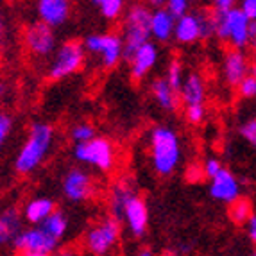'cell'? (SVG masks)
I'll use <instances>...</instances> for the list:
<instances>
[{"instance_id":"obj_8","label":"cell","mask_w":256,"mask_h":256,"mask_svg":"<svg viewBox=\"0 0 256 256\" xmlns=\"http://www.w3.org/2000/svg\"><path fill=\"white\" fill-rule=\"evenodd\" d=\"M82 47L92 54L100 56L106 68H113L124 58V43L118 34H92L84 40Z\"/></svg>"},{"instance_id":"obj_30","label":"cell","mask_w":256,"mask_h":256,"mask_svg":"<svg viewBox=\"0 0 256 256\" xmlns=\"http://www.w3.org/2000/svg\"><path fill=\"white\" fill-rule=\"evenodd\" d=\"M236 90H238L240 97H244V98L256 97V79H254V77H251V76H248L238 86H236Z\"/></svg>"},{"instance_id":"obj_43","label":"cell","mask_w":256,"mask_h":256,"mask_svg":"<svg viewBox=\"0 0 256 256\" xmlns=\"http://www.w3.org/2000/svg\"><path fill=\"white\" fill-rule=\"evenodd\" d=\"M20 256H50V254H36V252H24Z\"/></svg>"},{"instance_id":"obj_11","label":"cell","mask_w":256,"mask_h":256,"mask_svg":"<svg viewBox=\"0 0 256 256\" xmlns=\"http://www.w3.org/2000/svg\"><path fill=\"white\" fill-rule=\"evenodd\" d=\"M63 192L74 202L88 201L94 196V181H92L90 174H86L79 168H72L64 176Z\"/></svg>"},{"instance_id":"obj_42","label":"cell","mask_w":256,"mask_h":256,"mask_svg":"<svg viewBox=\"0 0 256 256\" xmlns=\"http://www.w3.org/2000/svg\"><path fill=\"white\" fill-rule=\"evenodd\" d=\"M249 76L256 79V63H252L251 66H249Z\"/></svg>"},{"instance_id":"obj_32","label":"cell","mask_w":256,"mask_h":256,"mask_svg":"<svg viewBox=\"0 0 256 256\" xmlns=\"http://www.w3.org/2000/svg\"><path fill=\"white\" fill-rule=\"evenodd\" d=\"M184 113H186L188 122H192V124H201L202 120H204L206 110H204V106H188Z\"/></svg>"},{"instance_id":"obj_39","label":"cell","mask_w":256,"mask_h":256,"mask_svg":"<svg viewBox=\"0 0 256 256\" xmlns=\"http://www.w3.org/2000/svg\"><path fill=\"white\" fill-rule=\"evenodd\" d=\"M256 42V24L251 22V26H249V43Z\"/></svg>"},{"instance_id":"obj_2","label":"cell","mask_w":256,"mask_h":256,"mask_svg":"<svg viewBox=\"0 0 256 256\" xmlns=\"http://www.w3.org/2000/svg\"><path fill=\"white\" fill-rule=\"evenodd\" d=\"M150 158L154 170L160 176H170L181 158L178 134L172 129L158 126L150 132Z\"/></svg>"},{"instance_id":"obj_29","label":"cell","mask_w":256,"mask_h":256,"mask_svg":"<svg viewBox=\"0 0 256 256\" xmlns=\"http://www.w3.org/2000/svg\"><path fill=\"white\" fill-rule=\"evenodd\" d=\"M188 8H190V4H188L186 0H168L165 4V9L174 20H180L181 16H184Z\"/></svg>"},{"instance_id":"obj_1","label":"cell","mask_w":256,"mask_h":256,"mask_svg":"<svg viewBox=\"0 0 256 256\" xmlns=\"http://www.w3.org/2000/svg\"><path fill=\"white\" fill-rule=\"evenodd\" d=\"M52 138H54V132H52V128L48 124H43V122L32 124L29 136H27L26 144H24V147H22L16 156L14 168L20 174H29V172L34 170L48 154V149L52 146Z\"/></svg>"},{"instance_id":"obj_14","label":"cell","mask_w":256,"mask_h":256,"mask_svg":"<svg viewBox=\"0 0 256 256\" xmlns=\"http://www.w3.org/2000/svg\"><path fill=\"white\" fill-rule=\"evenodd\" d=\"M70 4L66 0H40L38 2V14L40 22L52 27L63 26L70 16Z\"/></svg>"},{"instance_id":"obj_27","label":"cell","mask_w":256,"mask_h":256,"mask_svg":"<svg viewBox=\"0 0 256 256\" xmlns=\"http://www.w3.org/2000/svg\"><path fill=\"white\" fill-rule=\"evenodd\" d=\"M95 6L100 9V14H102L104 18L115 20V18H118L120 14H122L126 4L122 0H98V2H95Z\"/></svg>"},{"instance_id":"obj_17","label":"cell","mask_w":256,"mask_h":256,"mask_svg":"<svg viewBox=\"0 0 256 256\" xmlns=\"http://www.w3.org/2000/svg\"><path fill=\"white\" fill-rule=\"evenodd\" d=\"M156 60H158V50L154 47L152 43H146L136 54L132 56L131 60V77L134 81H140L147 74L152 70V66L156 64Z\"/></svg>"},{"instance_id":"obj_5","label":"cell","mask_w":256,"mask_h":256,"mask_svg":"<svg viewBox=\"0 0 256 256\" xmlns=\"http://www.w3.org/2000/svg\"><path fill=\"white\" fill-rule=\"evenodd\" d=\"M120 238L118 220L113 217H104L92 224L90 230L84 233L82 246L92 256H108L116 248Z\"/></svg>"},{"instance_id":"obj_31","label":"cell","mask_w":256,"mask_h":256,"mask_svg":"<svg viewBox=\"0 0 256 256\" xmlns=\"http://www.w3.org/2000/svg\"><path fill=\"white\" fill-rule=\"evenodd\" d=\"M240 134H242V136L246 138L251 146L256 147V118L248 120V122L240 128Z\"/></svg>"},{"instance_id":"obj_16","label":"cell","mask_w":256,"mask_h":256,"mask_svg":"<svg viewBox=\"0 0 256 256\" xmlns=\"http://www.w3.org/2000/svg\"><path fill=\"white\" fill-rule=\"evenodd\" d=\"M128 224L129 231L134 236H142L147 230V222H149V212H147V204L142 197H134L128 204L122 217Z\"/></svg>"},{"instance_id":"obj_6","label":"cell","mask_w":256,"mask_h":256,"mask_svg":"<svg viewBox=\"0 0 256 256\" xmlns=\"http://www.w3.org/2000/svg\"><path fill=\"white\" fill-rule=\"evenodd\" d=\"M84 64V47L79 42H64L52 58L48 77L58 81L79 72Z\"/></svg>"},{"instance_id":"obj_25","label":"cell","mask_w":256,"mask_h":256,"mask_svg":"<svg viewBox=\"0 0 256 256\" xmlns=\"http://www.w3.org/2000/svg\"><path fill=\"white\" fill-rule=\"evenodd\" d=\"M251 202L248 201V199H244V197H240V199H236L233 204H231L230 208V217L233 222H236V224H248V220L251 218Z\"/></svg>"},{"instance_id":"obj_37","label":"cell","mask_w":256,"mask_h":256,"mask_svg":"<svg viewBox=\"0 0 256 256\" xmlns=\"http://www.w3.org/2000/svg\"><path fill=\"white\" fill-rule=\"evenodd\" d=\"M248 235L256 244V215H251V218L248 220Z\"/></svg>"},{"instance_id":"obj_22","label":"cell","mask_w":256,"mask_h":256,"mask_svg":"<svg viewBox=\"0 0 256 256\" xmlns=\"http://www.w3.org/2000/svg\"><path fill=\"white\" fill-rule=\"evenodd\" d=\"M56 212V204L47 199V197H38L32 199L26 204L24 208V217L30 222V224H42L48 215H52Z\"/></svg>"},{"instance_id":"obj_36","label":"cell","mask_w":256,"mask_h":256,"mask_svg":"<svg viewBox=\"0 0 256 256\" xmlns=\"http://www.w3.org/2000/svg\"><path fill=\"white\" fill-rule=\"evenodd\" d=\"M240 9L248 16L249 22H254L256 24V0H244L242 4H240Z\"/></svg>"},{"instance_id":"obj_35","label":"cell","mask_w":256,"mask_h":256,"mask_svg":"<svg viewBox=\"0 0 256 256\" xmlns=\"http://www.w3.org/2000/svg\"><path fill=\"white\" fill-rule=\"evenodd\" d=\"M231 9H235V2H233V0H217V2H214V9H212V13L214 14H226V13H230Z\"/></svg>"},{"instance_id":"obj_41","label":"cell","mask_w":256,"mask_h":256,"mask_svg":"<svg viewBox=\"0 0 256 256\" xmlns=\"http://www.w3.org/2000/svg\"><path fill=\"white\" fill-rule=\"evenodd\" d=\"M134 256H152V252H150L149 249H140Z\"/></svg>"},{"instance_id":"obj_28","label":"cell","mask_w":256,"mask_h":256,"mask_svg":"<svg viewBox=\"0 0 256 256\" xmlns=\"http://www.w3.org/2000/svg\"><path fill=\"white\" fill-rule=\"evenodd\" d=\"M70 136H72V140L76 142L77 146L79 144H86V142H90L95 138V129L88 122H81V124L74 126L72 131H70Z\"/></svg>"},{"instance_id":"obj_21","label":"cell","mask_w":256,"mask_h":256,"mask_svg":"<svg viewBox=\"0 0 256 256\" xmlns=\"http://www.w3.org/2000/svg\"><path fill=\"white\" fill-rule=\"evenodd\" d=\"M20 235V214L16 208H8L0 214V246L13 244Z\"/></svg>"},{"instance_id":"obj_13","label":"cell","mask_w":256,"mask_h":256,"mask_svg":"<svg viewBox=\"0 0 256 256\" xmlns=\"http://www.w3.org/2000/svg\"><path fill=\"white\" fill-rule=\"evenodd\" d=\"M210 194H212V197H215L217 201L233 204L236 199H240V183L228 168H222L214 180H212Z\"/></svg>"},{"instance_id":"obj_20","label":"cell","mask_w":256,"mask_h":256,"mask_svg":"<svg viewBox=\"0 0 256 256\" xmlns=\"http://www.w3.org/2000/svg\"><path fill=\"white\" fill-rule=\"evenodd\" d=\"M176 20L168 14L165 8L154 9L150 18V36H154L160 42H166L174 34Z\"/></svg>"},{"instance_id":"obj_46","label":"cell","mask_w":256,"mask_h":256,"mask_svg":"<svg viewBox=\"0 0 256 256\" xmlns=\"http://www.w3.org/2000/svg\"><path fill=\"white\" fill-rule=\"evenodd\" d=\"M252 256H256V251H254V252H252Z\"/></svg>"},{"instance_id":"obj_34","label":"cell","mask_w":256,"mask_h":256,"mask_svg":"<svg viewBox=\"0 0 256 256\" xmlns=\"http://www.w3.org/2000/svg\"><path fill=\"white\" fill-rule=\"evenodd\" d=\"M204 174L208 176L210 180H214L215 176L218 174V172L222 170V165H220V162L218 160H215V158H210V160H206V163H204Z\"/></svg>"},{"instance_id":"obj_33","label":"cell","mask_w":256,"mask_h":256,"mask_svg":"<svg viewBox=\"0 0 256 256\" xmlns=\"http://www.w3.org/2000/svg\"><path fill=\"white\" fill-rule=\"evenodd\" d=\"M11 126H13L11 116L6 115V113H0V147L4 146L6 138L9 136V132H11Z\"/></svg>"},{"instance_id":"obj_19","label":"cell","mask_w":256,"mask_h":256,"mask_svg":"<svg viewBox=\"0 0 256 256\" xmlns=\"http://www.w3.org/2000/svg\"><path fill=\"white\" fill-rule=\"evenodd\" d=\"M174 36L178 42L181 43H194L199 38H202V29H201V20L199 14H184L180 20H176L174 27Z\"/></svg>"},{"instance_id":"obj_44","label":"cell","mask_w":256,"mask_h":256,"mask_svg":"<svg viewBox=\"0 0 256 256\" xmlns=\"http://www.w3.org/2000/svg\"><path fill=\"white\" fill-rule=\"evenodd\" d=\"M2 29H4V22H2V16H0V32H2Z\"/></svg>"},{"instance_id":"obj_9","label":"cell","mask_w":256,"mask_h":256,"mask_svg":"<svg viewBox=\"0 0 256 256\" xmlns=\"http://www.w3.org/2000/svg\"><path fill=\"white\" fill-rule=\"evenodd\" d=\"M24 43H26L29 54L38 56V58H47L56 50L54 30L42 22H36L24 30Z\"/></svg>"},{"instance_id":"obj_45","label":"cell","mask_w":256,"mask_h":256,"mask_svg":"<svg viewBox=\"0 0 256 256\" xmlns=\"http://www.w3.org/2000/svg\"><path fill=\"white\" fill-rule=\"evenodd\" d=\"M0 58H2V42H0Z\"/></svg>"},{"instance_id":"obj_23","label":"cell","mask_w":256,"mask_h":256,"mask_svg":"<svg viewBox=\"0 0 256 256\" xmlns=\"http://www.w3.org/2000/svg\"><path fill=\"white\" fill-rule=\"evenodd\" d=\"M150 90H152V97L156 98V102H158L163 110H176V108H178V98H180V94L172 90L170 84L166 82L165 77L154 79Z\"/></svg>"},{"instance_id":"obj_4","label":"cell","mask_w":256,"mask_h":256,"mask_svg":"<svg viewBox=\"0 0 256 256\" xmlns=\"http://www.w3.org/2000/svg\"><path fill=\"white\" fill-rule=\"evenodd\" d=\"M214 14V13H212ZM215 34L222 42L230 43L233 50H240L249 45V26L251 22L242 13V9L235 8L226 14H214Z\"/></svg>"},{"instance_id":"obj_7","label":"cell","mask_w":256,"mask_h":256,"mask_svg":"<svg viewBox=\"0 0 256 256\" xmlns=\"http://www.w3.org/2000/svg\"><path fill=\"white\" fill-rule=\"evenodd\" d=\"M76 158L82 163L94 165L100 170H111L115 165V147L106 138H97L76 146Z\"/></svg>"},{"instance_id":"obj_26","label":"cell","mask_w":256,"mask_h":256,"mask_svg":"<svg viewBox=\"0 0 256 256\" xmlns=\"http://www.w3.org/2000/svg\"><path fill=\"white\" fill-rule=\"evenodd\" d=\"M166 82L170 84V88L174 92L180 94L181 92V86L184 82V77H183V66H181L180 60H170L168 63V68H166Z\"/></svg>"},{"instance_id":"obj_40","label":"cell","mask_w":256,"mask_h":256,"mask_svg":"<svg viewBox=\"0 0 256 256\" xmlns=\"http://www.w3.org/2000/svg\"><path fill=\"white\" fill-rule=\"evenodd\" d=\"M6 92H8V84H6V81L0 79V97H4Z\"/></svg>"},{"instance_id":"obj_18","label":"cell","mask_w":256,"mask_h":256,"mask_svg":"<svg viewBox=\"0 0 256 256\" xmlns=\"http://www.w3.org/2000/svg\"><path fill=\"white\" fill-rule=\"evenodd\" d=\"M180 98L183 100L184 106H204L206 98V88L204 81L201 79V76L197 74H190L184 79L183 86H181Z\"/></svg>"},{"instance_id":"obj_3","label":"cell","mask_w":256,"mask_h":256,"mask_svg":"<svg viewBox=\"0 0 256 256\" xmlns=\"http://www.w3.org/2000/svg\"><path fill=\"white\" fill-rule=\"evenodd\" d=\"M150 18H152V11L147 6L134 4L129 8L124 20V36H122L124 58L128 61H131L132 56L136 54L146 43H149Z\"/></svg>"},{"instance_id":"obj_38","label":"cell","mask_w":256,"mask_h":256,"mask_svg":"<svg viewBox=\"0 0 256 256\" xmlns=\"http://www.w3.org/2000/svg\"><path fill=\"white\" fill-rule=\"evenodd\" d=\"M54 256H79V251L76 248H63L58 251V254Z\"/></svg>"},{"instance_id":"obj_24","label":"cell","mask_w":256,"mask_h":256,"mask_svg":"<svg viewBox=\"0 0 256 256\" xmlns=\"http://www.w3.org/2000/svg\"><path fill=\"white\" fill-rule=\"evenodd\" d=\"M40 228H42L48 236H52L54 240H60L61 236L66 233L68 222H66V217H64L61 212H54V214L48 215V217L40 224Z\"/></svg>"},{"instance_id":"obj_12","label":"cell","mask_w":256,"mask_h":256,"mask_svg":"<svg viewBox=\"0 0 256 256\" xmlns=\"http://www.w3.org/2000/svg\"><path fill=\"white\" fill-rule=\"evenodd\" d=\"M134 197H136V192H134L132 180H129V178H120V180L111 186L110 197H108L111 217L115 218V220H120V218L124 217V212H126V208H128V204Z\"/></svg>"},{"instance_id":"obj_15","label":"cell","mask_w":256,"mask_h":256,"mask_svg":"<svg viewBox=\"0 0 256 256\" xmlns=\"http://www.w3.org/2000/svg\"><path fill=\"white\" fill-rule=\"evenodd\" d=\"M249 61L242 50H230L224 58L222 72L224 79L230 86H238L240 82L249 76Z\"/></svg>"},{"instance_id":"obj_10","label":"cell","mask_w":256,"mask_h":256,"mask_svg":"<svg viewBox=\"0 0 256 256\" xmlns=\"http://www.w3.org/2000/svg\"><path fill=\"white\" fill-rule=\"evenodd\" d=\"M13 246L20 254H24V252L50 254L58 248V240L48 236L42 228H32V230L20 231V235L14 238Z\"/></svg>"}]
</instances>
